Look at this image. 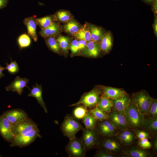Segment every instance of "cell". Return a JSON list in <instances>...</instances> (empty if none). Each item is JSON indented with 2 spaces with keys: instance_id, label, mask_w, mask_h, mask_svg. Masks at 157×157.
I'll return each instance as SVG.
<instances>
[{
  "instance_id": "13",
  "label": "cell",
  "mask_w": 157,
  "mask_h": 157,
  "mask_svg": "<svg viewBox=\"0 0 157 157\" xmlns=\"http://www.w3.org/2000/svg\"><path fill=\"white\" fill-rule=\"evenodd\" d=\"M13 124L2 115L0 116V133L8 142L11 143L14 137L12 133Z\"/></svg>"
},
{
  "instance_id": "32",
  "label": "cell",
  "mask_w": 157,
  "mask_h": 157,
  "mask_svg": "<svg viewBox=\"0 0 157 157\" xmlns=\"http://www.w3.org/2000/svg\"><path fill=\"white\" fill-rule=\"evenodd\" d=\"M45 44L49 49L53 52L60 54L61 50L56 40V37L52 36L44 38Z\"/></svg>"
},
{
  "instance_id": "12",
  "label": "cell",
  "mask_w": 157,
  "mask_h": 157,
  "mask_svg": "<svg viewBox=\"0 0 157 157\" xmlns=\"http://www.w3.org/2000/svg\"><path fill=\"white\" fill-rule=\"evenodd\" d=\"M108 115V119L119 130L129 128L124 113H121L112 109Z\"/></svg>"
},
{
  "instance_id": "1",
  "label": "cell",
  "mask_w": 157,
  "mask_h": 157,
  "mask_svg": "<svg viewBox=\"0 0 157 157\" xmlns=\"http://www.w3.org/2000/svg\"><path fill=\"white\" fill-rule=\"evenodd\" d=\"M124 114L129 128L142 129L145 116L140 112L136 105L131 100L129 106L125 109Z\"/></svg>"
},
{
  "instance_id": "38",
  "label": "cell",
  "mask_w": 157,
  "mask_h": 157,
  "mask_svg": "<svg viewBox=\"0 0 157 157\" xmlns=\"http://www.w3.org/2000/svg\"><path fill=\"white\" fill-rule=\"evenodd\" d=\"M133 130L135 134L137 140L144 138H151V136L150 134L143 129H137Z\"/></svg>"
},
{
  "instance_id": "11",
  "label": "cell",
  "mask_w": 157,
  "mask_h": 157,
  "mask_svg": "<svg viewBox=\"0 0 157 157\" xmlns=\"http://www.w3.org/2000/svg\"><path fill=\"white\" fill-rule=\"evenodd\" d=\"M95 129L100 136H116L119 131L108 119L98 121Z\"/></svg>"
},
{
  "instance_id": "26",
  "label": "cell",
  "mask_w": 157,
  "mask_h": 157,
  "mask_svg": "<svg viewBox=\"0 0 157 157\" xmlns=\"http://www.w3.org/2000/svg\"><path fill=\"white\" fill-rule=\"evenodd\" d=\"M72 36L77 40H83L87 42L92 40L88 24L82 26L79 30Z\"/></svg>"
},
{
  "instance_id": "17",
  "label": "cell",
  "mask_w": 157,
  "mask_h": 157,
  "mask_svg": "<svg viewBox=\"0 0 157 157\" xmlns=\"http://www.w3.org/2000/svg\"><path fill=\"white\" fill-rule=\"evenodd\" d=\"M63 27L60 23L55 22L48 27L41 29L39 32V34L43 38L56 37L61 32Z\"/></svg>"
},
{
  "instance_id": "8",
  "label": "cell",
  "mask_w": 157,
  "mask_h": 157,
  "mask_svg": "<svg viewBox=\"0 0 157 157\" xmlns=\"http://www.w3.org/2000/svg\"><path fill=\"white\" fill-rule=\"evenodd\" d=\"M65 151L69 157H85L86 151L80 138L76 137L69 139Z\"/></svg>"
},
{
  "instance_id": "37",
  "label": "cell",
  "mask_w": 157,
  "mask_h": 157,
  "mask_svg": "<svg viewBox=\"0 0 157 157\" xmlns=\"http://www.w3.org/2000/svg\"><path fill=\"white\" fill-rule=\"evenodd\" d=\"M11 62L10 64L6 63V66L5 67V69L7 70L10 74H15L19 72V68L16 61H13L11 59Z\"/></svg>"
},
{
  "instance_id": "49",
  "label": "cell",
  "mask_w": 157,
  "mask_h": 157,
  "mask_svg": "<svg viewBox=\"0 0 157 157\" xmlns=\"http://www.w3.org/2000/svg\"><path fill=\"white\" fill-rule=\"evenodd\" d=\"M156 0H142L145 3L148 4H152Z\"/></svg>"
},
{
  "instance_id": "18",
  "label": "cell",
  "mask_w": 157,
  "mask_h": 157,
  "mask_svg": "<svg viewBox=\"0 0 157 157\" xmlns=\"http://www.w3.org/2000/svg\"><path fill=\"white\" fill-rule=\"evenodd\" d=\"M36 18L35 16L26 17L23 22L27 28L28 35L35 42L38 40V36L36 32L38 25L36 21Z\"/></svg>"
},
{
  "instance_id": "46",
  "label": "cell",
  "mask_w": 157,
  "mask_h": 157,
  "mask_svg": "<svg viewBox=\"0 0 157 157\" xmlns=\"http://www.w3.org/2000/svg\"><path fill=\"white\" fill-rule=\"evenodd\" d=\"M152 10L154 15H156L157 13V0H156L153 3Z\"/></svg>"
},
{
  "instance_id": "7",
  "label": "cell",
  "mask_w": 157,
  "mask_h": 157,
  "mask_svg": "<svg viewBox=\"0 0 157 157\" xmlns=\"http://www.w3.org/2000/svg\"><path fill=\"white\" fill-rule=\"evenodd\" d=\"M38 137L41 138L38 127L25 134L15 138L11 142L10 147H18L20 148L29 145Z\"/></svg>"
},
{
  "instance_id": "9",
  "label": "cell",
  "mask_w": 157,
  "mask_h": 157,
  "mask_svg": "<svg viewBox=\"0 0 157 157\" xmlns=\"http://www.w3.org/2000/svg\"><path fill=\"white\" fill-rule=\"evenodd\" d=\"M37 127L36 123L28 117L15 124H13L12 130L15 138L26 133Z\"/></svg>"
},
{
  "instance_id": "4",
  "label": "cell",
  "mask_w": 157,
  "mask_h": 157,
  "mask_svg": "<svg viewBox=\"0 0 157 157\" xmlns=\"http://www.w3.org/2000/svg\"><path fill=\"white\" fill-rule=\"evenodd\" d=\"M124 146L115 136H100L98 147L119 157Z\"/></svg>"
},
{
  "instance_id": "6",
  "label": "cell",
  "mask_w": 157,
  "mask_h": 157,
  "mask_svg": "<svg viewBox=\"0 0 157 157\" xmlns=\"http://www.w3.org/2000/svg\"><path fill=\"white\" fill-rule=\"evenodd\" d=\"M80 139L86 151L98 148L100 136L95 129L84 128Z\"/></svg>"
},
{
  "instance_id": "20",
  "label": "cell",
  "mask_w": 157,
  "mask_h": 157,
  "mask_svg": "<svg viewBox=\"0 0 157 157\" xmlns=\"http://www.w3.org/2000/svg\"><path fill=\"white\" fill-rule=\"evenodd\" d=\"M112 100L113 106L112 109L123 114L125 109L129 106L131 99L127 94Z\"/></svg>"
},
{
  "instance_id": "47",
  "label": "cell",
  "mask_w": 157,
  "mask_h": 157,
  "mask_svg": "<svg viewBox=\"0 0 157 157\" xmlns=\"http://www.w3.org/2000/svg\"><path fill=\"white\" fill-rule=\"evenodd\" d=\"M9 0H0V9L4 8L7 6Z\"/></svg>"
},
{
  "instance_id": "16",
  "label": "cell",
  "mask_w": 157,
  "mask_h": 157,
  "mask_svg": "<svg viewBox=\"0 0 157 157\" xmlns=\"http://www.w3.org/2000/svg\"><path fill=\"white\" fill-rule=\"evenodd\" d=\"M29 81V79L26 78H21L17 76L14 80L6 86L5 88L7 91L16 92L19 94L21 95L24 87L28 88L27 84Z\"/></svg>"
},
{
  "instance_id": "36",
  "label": "cell",
  "mask_w": 157,
  "mask_h": 157,
  "mask_svg": "<svg viewBox=\"0 0 157 157\" xmlns=\"http://www.w3.org/2000/svg\"><path fill=\"white\" fill-rule=\"evenodd\" d=\"M18 42L21 49L27 47L31 43L30 37L26 33L23 34L18 38Z\"/></svg>"
},
{
  "instance_id": "14",
  "label": "cell",
  "mask_w": 157,
  "mask_h": 157,
  "mask_svg": "<svg viewBox=\"0 0 157 157\" xmlns=\"http://www.w3.org/2000/svg\"><path fill=\"white\" fill-rule=\"evenodd\" d=\"M115 136L124 147L136 143L137 141L133 131L130 128L119 131Z\"/></svg>"
},
{
  "instance_id": "5",
  "label": "cell",
  "mask_w": 157,
  "mask_h": 157,
  "mask_svg": "<svg viewBox=\"0 0 157 157\" xmlns=\"http://www.w3.org/2000/svg\"><path fill=\"white\" fill-rule=\"evenodd\" d=\"M103 94L102 91L95 88L90 92L83 94L78 101L69 106V107L79 105L84 106L88 109L96 107Z\"/></svg>"
},
{
  "instance_id": "48",
  "label": "cell",
  "mask_w": 157,
  "mask_h": 157,
  "mask_svg": "<svg viewBox=\"0 0 157 157\" xmlns=\"http://www.w3.org/2000/svg\"><path fill=\"white\" fill-rule=\"evenodd\" d=\"M5 69V67H2L0 65V78L4 76V74L3 73V71Z\"/></svg>"
},
{
  "instance_id": "45",
  "label": "cell",
  "mask_w": 157,
  "mask_h": 157,
  "mask_svg": "<svg viewBox=\"0 0 157 157\" xmlns=\"http://www.w3.org/2000/svg\"><path fill=\"white\" fill-rule=\"evenodd\" d=\"M154 15V21L153 25V28L154 33L157 37V17L156 15Z\"/></svg>"
},
{
  "instance_id": "24",
  "label": "cell",
  "mask_w": 157,
  "mask_h": 157,
  "mask_svg": "<svg viewBox=\"0 0 157 157\" xmlns=\"http://www.w3.org/2000/svg\"><path fill=\"white\" fill-rule=\"evenodd\" d=\"M102 91L104 96L112 100L128 94L122 89L108 86L104 87Z\"/></svg>"
},
{
  "instance_id": "21",
  "label": "cell",
  "mask_w": 157,
  "mask_h": 157,
  "mask_svg": "<svg viewBox=\"0 0 157 157\" xmlns=\"http://www.w3.org/2000/svg\"><path fill=\"white\" fill-rule=\"evenodd\" d=\"M113 41L112 34L110 31L104 33L99 42L101 51L104 53H109L112 48Z\"/></svg>"
},
{
  "instance_id": "44",
  "label": "cell",
  "mask_w": 157,
  "mask_h": 157,
  "mask_svg": "<svg viewBox=\"0 0 157 157\" xmlns=\"http://www.w3.org/2000/svg\"><path fill=\"white\" fill-rule=\"evenodd\" d=\"M79 48V51H81L85 48L88 42L83 40H77Z\"/></svg>"
},
{
  "instance_id": "31",
  "label": "cell",
  "mask_w": 157,
  "mask_h": 157,
  "mask_svg": "<svg viewBox=\"0 0 157 157\" xmlns=\"http://www.w3.org/2000/svg\"><path fill=\"white\" fill-rule=\"evenodd\" d=\"M36 21L37 25H38L41 29L46 28L54 22H57L54 15L41 18L36 17Z\"/></svg>"
},
{
  "instance_id": "34",
  "label": "cell",
  "mask_w": 157,
  "mask_h": 157,
  "mask_svg": "<svg viewBox=\"0 0 157 157\" xmlns=\"http://www.w3.org/2000/svg\"><path fill=\"white\" fill-rule=\"evenodd\" d=\"M73 110V116L78 120H82L88 113V109L85 107L81 105L76 106Z\"/></svg>"
},
{
  "instance_id": "19",
  "label": "cell",
  "mask_w": 157,
  "mask_h": 157,
  "mask_svg": "<svg viewBox=\"0 0 157 157\" xmlns=\"http://www.w3.org/2000/svg\"><path fill=\"white\" fill-rule=\"evenodd\" d=\"M100 51L99 42L91 40L88 42L85 48L81 51V54L85 56L96 57Z\"/></svg>"
},
{
  "instance_id": "30",
  "label": "cell",
  "mask_w": 157,
  "mask_h": 157,
  "mask_svg": "<svg viewBox=\"0 0 157 157\" xmlns=\"http://www.w3.org/2000/svg\"><path fill=\"white\" fill-rule=\"evenodd\" d=\"M56 21L59 23H66L73 19V16L69 11L60 10L54 14Z\"/></svg>"
},
{
  "instance_id": "43",
  "label": "cell",
  "mask_w": 157,
  "mask_h": 157,
  "mask_svg": "<svg viewBox=\"0 0 157 157\" xmlns=\"http://www.w3.org/2000/svg\"><path fill=\"white\" fill-rule=\"evenodd\" d=\"M151 144L152 150L153 153L156 154L157 151V136L152 137L151 139Z\"/></svg>"
},
{
  "instance_id": "10",
  "label": "cell",
  "mask_w": 157,
  "mask_h": 157,
  "mask_svg": "<svg viewBox=\"0 0 157 157\" xmlns=\"http://www.w3.org/2000/svg\"><path fill=\"white\" fill-rule=\"evenodd\" d=\"M148 149L140 147L136 142L130 145L124 147L119 157H151L154 155Z\"/></svg>"
},
{
  "instance_id": "35",
  "label": "cell",
  "mask_w": 157,
  "mask_h": 157,
  "mask_svg": "<svg viewBox=\"0 0 157 157\" xmlns=\"http://www.w3.org/2000/svg\"><path fill=\"white\" fill-rule=\"evenodd\" d=\"M81 122L85 128L92 129H95L98 121L88 112Z\"/></svg>"
},
{
  "instance_id": "2",
  "label": "cell",
  "mask_w": 157,
  "mask_h": 157,
  "mask_svg": "<svg viewBox=\"0 0 157 157\" xmlns=\"http://www.w3.org/2000/svg\"><path fill=\"white\" fill-rule=\"evenodd\" d=\"M84 128L78 120L69 114H66L60 126L63 135L69 139L75 137L76 134Z\"/></svg>"
},
{
  "instance_id": "28",
  "label": "cell",
  "mask_w": 157,
  "mask_h": 157,
  "mask_svg": "<svg viewBox=\"0 0 157 157\" xmlns=\"http://www.w3.org/2000/svg\"><path fill=\"white\" fill-rule=\"evenodd\" d=\"M81 27L79 23L73 19L65 23L63 29L66 33L72 36L76 33Z\"/></svg>"
},
{
  "instance_id": "23",
  "label": "cell",
  "mask_w": 157,
  "mask_h": 157,
  "mask_svg": "<svg viewBox=\"0 0 157 157\" xmlns=\"http://www.w3.org/2000/svg\"><path fill=\"white\" fill-rule=\"evenodd\" d=\"M35 86L33 85L30 92L28 94V97L35 98L38 101V103L43 108L45 112L47 113V110L45 104L44 102L42 97V85L35 83Z\"/></svg>"
},
{
  "instance_id": "25",
  "label": "cell",
  "mask_w": 157,
  "mask_h": 157,
  "mask_svg": "<svg viewBox=\"0 0 157 157\" xmlns=\"http://www.w3.org/2000/svg\"><path fill=\"white\" fill-rule=\"evenodd\" d=\"M88 26L92 40L99 42L104 33L101 28L93 24H88Z\"/></svg>"
},
{
  "instance_id": "22",
  "label": "cell",
  "mask_w": 157,
  "mask_h": 157,
  "mask_svg": "<svg viewBox=\"0 0 157 157\" xmlns=\"http://www.w3.org/2000/svg\"><path fill=\"white\" fill-rule=\"evenodd\" d=\"M142 129L149 133L151 138L157 136V117L145 118L142 124Z\"/></svg>"
},
{
  "instance_id": "39",
  "label": "cell",
  "mask_w": 157,
  "mask_h": 157,
  "mask_svg": "<svg viewBox=\"0 0 157 157\" xmlns=\"http://www.w3.org/2000/svg\"><path fill=\"white\" fill-rule=\"evenodd\" d=\"M93 157H118V156L111 154L106 150L98 147Z\"/></svg>"
},
{
  "instance_id": "29",
  "label": "cell",
  "mask_w": 157,
  "mask_h": 157,
  "mask_svg": "<svg viewBox=\"0 0 157 157\" xmlns=\"http://www.w3.org/2000/svg\"><path fill=\"white\" fill-rule=\"evenodd\" d=\"M56 39L61 51L64 54H67L72 42L71 38L68 36L59 34L56 37Z\"/></svg>"
},
{
  "instance_id": "40",
  "label": "cell",
  "mask_w": 157,
  "mask_h": 157,
  "mask_svg": "<svg viewBox=\"0 0 157 157\" xmlns=\"http://www.w3.org/2000/svg\"><path fill=\"white\" fill-rule=\"evenodd\" d=\"M148 117L155 118L157 117V100L154 99L150 106L149 112L147 115Z\"/></svg>"
},
{
  "instance_id": "41",
  "label": "cell",
  "mask_w": 157,
  "mask_h": 157,
  "mask_svg": "<svg viewBox=\"0 0 157 157\" xmlns=\"http://www.w3.org/2000/svg\"><path fill=\"white\" fill-rule=\"evenodd\" d=\"M136 144L140 147L143 149H150L151 147V143L147 138H144L137 140Z\"/></svg>"
},
{
  "instance_id": "33",
  "label": "cell",
  "mask_w": 157,
  "mask_h": 157,
  "mask_svg": "<svg viewBox=\"0 0 157 157\" xmlns=\"http://www.w3.org/2000/svg\"><path fill=\"white\" fill-rule=\"evenodd\" d=\"M88 111L92 116L98 121H102L108 119V114L99 109L97 106L88 109Z\"/></svg>"
},
{
  "instance_id": "27",
  "label": "cell",
  "mask_w": 157,
  "mask_h": 157,
  "mask_svg": "<svg viewBox=\"0 0 157 157\" xmlns=\"http://www.w3.org/2000/svg\"><path fill=\"white\" fill-rule=\"evenodd\" d=\"M113 106L112 99L106 97L103 94L97 106L99 109L108 114L110 112Z\"/></svg>"
},
{
  "instance_id": "42",
  "label": "cell",
  "mask_w": 157,
  "mask_h": 157,
  "mask_svg": "<svg viewBox=\"0 0 157 157\" xmlns=\"http://www.w3.org/2000/svg\"><path fill=\"white\" fill-rule=\"evenodd\" d=\"M69 49L71 51L72 55H75L78 52L79 48L77 40L75 38L72 41Z\"/></svg>"
},
{
  "instance_id": "3",
  "label": "cell",
  "mask_w": 157,
  "mask_h": 157,
  "mask_svg": "<svg viewBox=\"0 0 157 157\" xmlns=\"http://www.w3.org/2000/svg\"><path fill=\"white\" fill-rule=\"evenodd\" d=\"M131 99L140 112L144 116H147L154 99L146 91L142 90L132 93Z\"/></svg>"
},
{
  "instance_id": "15",
  "label": "cell",
  "mask_w": 157,
  "mask_h": 157,
  "mask_svg": "<svg viewBox=\"0 0 157 157\" xmlns=\"http://www.w3.org/2000/svg\"><path fill=\"white\" fill-rule=\"evenodd\" d=\"M2 115L13 124L28 117L27 114L24 110L18 108L8 110Z\"/></svg>"
}]
</instances>
